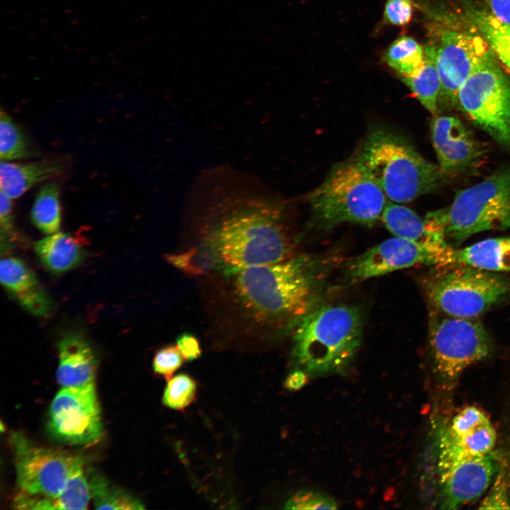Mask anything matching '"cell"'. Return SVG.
Segmentation results:
<instances>
[{
	"label": "cell",
	"instance_id": "obj_1",
	"mask_svg": "<svg viewBox=\"0 0 510 510\" xmlns=\"http://www.w3.org/2000/svg\"><path fill=\"white\" fill-rule=\"evenodd\" d=\"M329 261L299 254L269 264L210 274V310L225 334L266 339L293 332L324 302Z\"/></svg>",
	"mask_w": 510,
	"mask_h": 510
},
{
	"label": "cell",
	"instance_id": "obj_2",
	"mask_svg": "<svg viewBox=\"0 0 510 510\" xmlns=\"http://www.w3.org/2000/svg\"><path fill=\"white\" fill-rule=\"evenodd\" d=\"M200 230V242L217 259L220 271L278 262L296 255L298 239L281 208L265 197L219 196Z\"/></svg>",
	"mask_w": 510,
	"mask_h": 510
},
{
	"label": "cell",
	"instance_id": "obj_3",
	"mask_svg": "<svg viewBox=\"0 0 510 510\" xmlns=\"http://www.w3.org/2000/svg\"><path fill=\"white\" fill-rule=\"evenodd\" d=\"M363 326L360 307L323 302L293 329L292 359L309 377L339 373L356 356Z\"/></svg>",
	"mask_w": 510,
	"mask_h": 510
},
{
	"label": "cell",
	"instance_id": "obj_4",
	"mask_svg": "<svg viewBox=\"0 0 510 510\" xmlns=\"http://www.w3.org/2000/svg\"><path fill=\"white\" fill-rule=\"evenodd\" d=\"M357 158L394 203H407L431 193L443 181L438 165L424 159L401 137L385 129H375L369 133Z\"/></svg>",
	"mask_w": 510,
	"mask_h": 510
},
{
	"label": "cell",
	"instance_id": "obj_5",
	"mask_svg": "<svg viewBox=\"0 0 510 510\" xmlns=\"http://www.w3.org/2000/svg\"><path fill=\"white\" fill-rule=\"evenodd\" d=\"M386 198L356 157L336 164L308 200L314 225L329 230L347 222L375 223L381 218Z\"/></svg>",
	"mask_w": 510,
	"mask_h": 510
},
{
	"label": "cell",
	"instance_id": "obj_6",
	"mask_svg": "<svg viewBox=\"0 0 510 510\" xmlns=\"http://www.w3.org/2000/svg\"><path fill=\"white\" fill-rule=\"evenodd\" d=\"M425 219L453 249L478 232L510 227V169L459 191L450 205Z\"/></svg>",
	"mask_w": 510,
	"mask_h": 510
},
{
	"label": "cell",
	"instance_id": "obj_7",
	"mask_svg": "<svg viewBox=\"0 0 510 510\" xmlns=\"http://www.w3.org/2000/svg\"><path fill=\"white\" fill-rule=\"evenodd\" d=\"M426 283L434 312L460 318H477L510 297V279L463 264H450Z\"/></svg>",
	"mask_w": 510,
	"mask_h": 510
},
{
	"label": "cell",
	"instance_id": "obj_8",
	"mask_svg": "<svg viewBox=\"0 0 510 510\" xmlns=\"http://www.w3.org/2000/svg\"><path fill=\"white\" fill-rule=\"evenodd\" d=\"M456 104L477 126L510 149V78L494 55L463 84Z\"/></svg>",
	"mask_w": 510,
	"mask_h": 510
},
{
	"label": "cell",
	"instance_id": "obj_9",
	"mask_svg": "<svg viewBox=\"0 0 510 510\" xmlns=\"http://www.w3.org/2000/svg\"><path fill=\"white\" fill-rule=\"evenodd\" d=\"M429 344L438 377L453 382L472 364L492 351L489 335L476 318H460L437 312L431 316Z\"/></svg>",
	"mask_w": 510,
	"mask_h": 510
},
{
	"label": "cell",
	"instance_id": "obj_10",
	"mask_svg": "<svg viewBox=\"0 0 510 510\" xmlns=\"http://www.w3.org/2000/svg\"><path fill=\"white\" fill-rule=\"evenodd\" d=\"M16 483L20 492L54 497L70 477L84 467L83 459L62 450L38 446L21 432L13 433Z\"/></svg>",
	"mask_w": 510,
	"mask_h": 510
},
{
	"label": "cell",
	"instance_id": "obj_11",
	"mask_svg": "<svg viewBox=\"0 0 510 510\" xmlns=\"http://www.w3.org/2000/svg\"><path fill=\"white\" fill-rule=\"evenodd\" d=\"M454 249L395 236L350 261L346 267V278L357 283L418 264L443 267L453 263Z\"/></svg>",
	"mask_w": 510,
	"mask_h": 510
},
{
	"label": "cell",
	"instance_id": "obj_12",
	"mask_svg": "<svg viewBox=\"0 0 510 510\" xmlns=\"http://www.w3.org/2000/svg\"><path fill=\"white\" fill-rule=\"evenodd\" d=\"M47 427L57 440L90 446L102 436V420L95 385L64 387L53 398Z\"/></svg>",
	"mask_w": 510,
	"mask_h": 510
},
{
	"label": "cell",
	"instance_id": "obj_13",
	"mask_svg": "<svg viewBox=\"0 0 510 510\" xmlns=\"http://www.w3.org/2000/svg\"><path fill=\"white\" fill-rule=\"evenodd\" d=\"M495 443V429L486 414L472 406L463 409L438 434L439 473L463 461L492 453Z\"/></svg>",
	"mask_w": 510,
	"mask_h": 510
},
{
	"label": "cell",
	"instance_id": "obj_14",
	"mask_svg": "<svg viewBox=\"0 0 510 510\" xmlns=\"http://www.w3.org/2000/svg\"><path fill=\"white\" fill-rule=\"evenodd\" d=\"M493 54L482 35L444 30L437 47L436 67L441 82L439 101L455 105L463 84Z\"/></svg>",
	"mask_w": 510,
	"mask_h": 510
},
{
	"label": "cell",
	"instance_id": "obj_15",
	"mask_svg": "<svg viewBox=\"0 0 510 510\" xmlns=\"http://www.w3.org/2000/svg\"><path fill=\"white\" fill-rule=\"evenodd\" d=\"M431 127L433 146L444 176L463 173L484 156V147L458 118L437 116Z\"/></svg>",
	"mask_w": 510,
	"mask_h": 510
},
{
	"label": "cell",
	"instance_id": "obj_16",
	"mask_svg": "<svg viewBox=\"0 0 510 510\" xmlns=\"http://www.w3.org/2000/svg\"><path fill=\"white\" fill-rule=\"evenodd\" d=\"M499 469V459L492 452L440 472L442 508L456 509L480 497Z\"/></svg>",
	"mask_w": 510,
	"mask_h": 510
},
{
	"label": "cell",
	"instance_id": "obj_17",
	"mask_svg": "<svg viewBox=\"0 0 510 510\" xmlns=\"http://www.w3.org/2000/svg\"><path fill=\"white\" fill-rule=\"evenodd\" d=\"M56 377L64 387L95 385L97 358L90 342L79 332H69L57 343Z\"/></svg>",
	"mask_w": 510,
	"mask_h": 510
},
{
	"label": "cell",
	"instance_id": "obj_18",
	"mask_svg": "<svg viewBox=\"0 0 510 510\" xmlns=\"http://www.w3.org/2000/svg\"><path fill=\"white\" fill-rule=\"evenodd\" d=\"M0 280L9 294L33 314L45 316L51 310L48 295L21 260L15 257L2 259Z\"/></svg>",
	"mask_w": 510,
	"mask_h": 510
},
{
	"label": "cell",
	"instance_id": "obj_19",
	"mask_svg": "<svg viewBox=\"0 0 510 510\" xmlns=\"http://www.w3.org/2000/svg\"><path fill=\"white\" fill-rule=\"evenodd\" d=\"M64 164L57 159L28 163H0V188L11 199L18 198L37 183L62 174Z\"/></svg>",
	"mask_w": 510,
	"mask_h": 510
},
{
	"label": "cell",
	"instance_id": "obj_20",
	"mask_svg": "<svg viewBox=\"0 0 510 510\" xmlns=\"http://www.w3.org/2000/svg\"><path fill=\"white\" fill-rule=\"evenodd\" d=\"M380 220L396 237L426 245L448 246L431 230L425 218H421L414 211L400 203L387 201Z\"/></svg>",
	"mask_w": 510,
	"mask_h": 510
},
{
	"label": "cell",
	"instance_id": "obj_21",
	"mask_svg": "<svg viewBox=\"0 0 510 510\" xmlns=\"http://www.w3.org/2000/svg\"><path fill=\"white\" fill-rule=\"evenodd\" d=\"M454 263L492 272L510 271V237L488 239L461 249H454Z\"/></svg>",
	"mask_w": 510,
	"mask_h": 510
},
{
	"label": "cell",
	"instance_id": "obj_22",
	"mask_svg": "<svg viewBox=\"0 0 510 510\" xmlns=\"http://www.w3.org/2000/svg\"><path fill=\"white\" fill-rule=\"evenodd\" d=\"M35 251L43 265L56 273L72 269L84 257L79 240L63 232L51 234L37 242Z\"/></svg>",
	"mask_w": 510,
	"mask_h": 510
},
{
	"label": "cell",
	"instance_id": "obj_23",
	"mask_svg": "<svg viewBox=\"0 0 510 510\" xmlns=\"http://www.w3.org/2000/svg\"><path fill=\"white\" fill-rule=\"evenodd\" d=\"M424 62L414 74L400 77L421 105L435 115L438 109L441 82L436 67L437 47L427 45L424 47Z\"/></svg>",
	"mask_w": 510,
	"mask_h": 510
},
{
	"label": "cell",
	"instance_id": "obj_24",
	"mask_svg": "<svg viewBox=\"0 0 510 510\" xmlns=\"http://www.w3.org/2000/svg\"><path fill=\"white\" fill-rule=\"evenodd\" d=\"M384 61L399 77L408 76L419 69L424 62V48L414 38L401 36L386 49Z\"/></svg>",
	"mask_w": 510,
	"mask_h": 510
},
{
	"label": "cell",
	"instance_id": "obj_25",
	"mask_svg": "<svg viewBox=\"0 0 510 510\" xmlns=\"http://www.w3.org/2000/svg\"><path fill=\"white\" fill-rule=\"evenodd\" d=\"M60 191L56 183H47L39 191L31 210L33 224L43 233L57 232L61 223Z\"/></svg>",
	"mask_w": 510,
	"mask_h": 510
},
{
	"label": "cell",
	"instance_id": "obj_26",
	"mask_svg": "<svg viewBox=\"0 0 510 510\" xmlns=\"http://www.w3.org/2000/svg\"><path fill=\"white\" fill-rule=\"evenodd\" d=\"M91 499L96 509L135 510L144 509L137 498L108 482L96 472L89 474Z\"/></svg>",
	"mask_w": 510,
	"mask_h": 510
},
{
	"label": "cell",
	"instance_id": "obj_27",
	"mask_svg": "<svg viewBox=\"0 0 510 510\" xmlns=\"http://www.w3.org/2000/svg\"><path fill=\"white\" fill-rule=\"evenodd\" d=\"M470 16L493 52L510 71V25L499 21L488 11H473Z\"/></svg>",
	"mask_w": 510,
	"mask_h": 510
},
{
	"label": "cell",
	"instance_id": "obj_28",
	"mask_svg": "<svg viewBox=\"0 0 510 510\" xmlns=\"http://www.w3.org/2000/svg\"><path fill=\"white\" fill-rule=\"evenodd\" d=\"M166 260L183 273L200 276L220 271V263L205 245L198 242L188 250L165 256Z\"/></svg>",
	"mask_w": 510,
	"mask_h": 510
},
{
	"label": "cell",
	"instance_id": "obj_29",
	"mask_svg": "<svg viewBox=\"0 0 510 510\" xmlns=\"http://www.w3.org/2000/svg\"><path fill=\"white\" fill-rule=\"evenodd\" d=\"M91 499L90 484L83 467L70 477L58 495L49 497L50 510L85 509Z\"/></svg>",
	"mask_w": 510,
	"mask_h": 510
},
{
	"label": "cell",
	"instance_id": "obj_30",
	"mask_svg": "<svg viewBox=\"0 0 510 510\" xmlns=\"http://www.w3.org/2000/svg\"><path fill=\"white\" fill-rule=\"evenodd\" d=\"M32 154L28 140L21 128L3 110L0 112V159L10 161Z\"/></svg>",
	"mask_w": 510,
	"mask_h": 510
},
{
	"label": "cell",
	"instance_id": "obj_31",
	"mask_svg": "<svg viewBox=\"0 0 510 510\" xmlns=\"http://www.w3.org/2000/svg\"><path fill=\"white\" fill-rule=\"evenodd\" d=\"M196 395V383L189 375L179 374L171 378L163 395V403L174 409H183L193 402Z\"/></svg>",
	"mask_w": 510,
	"mask_h": 510
},
{
	"label": "cell",
	"instance_id": "obj_32",
	"mask_svg": "<svg viewBox=\"0 0 510 510\" xmlns=\"http://www.w3.org/2000/svg\"><path fill=\"white\" fill-rule=\"evenodd\" d=\"M336 502L330 497L313 490H302L290 497L285 504L288 509H336Z\"/></svg>",
	"mask_w": 510,
	"mask_h": 510
},
{
	"label": "cell",
	"instance_id": "obj_33",
	"mask_svg": "<svg viewBox=\"0 0 510 510\" xmlns=\"http://www.w3.org/2000/svg\"><path fill=\"white\" fill-rule=\"evenodd\" d=\"M183 360L177 344L167 345L159 348L154 354L153 369L155 373L169 378L183 365Z\"/></svg>",
	"mask_w": 510,
	"mask_h": 510
},
{
	"label": "cell",
	"instance_id": "obj_34",
	"mask_svg": "<svg viewBox=\"0 0 510 510\" xmlns=\"http://www.w3.org/2000/svg\"><path fill=\"white\" fill-rule=\"evenodd\" d=\"M412 14V0H387L385 5L383 21L390 25L403 26L410 22Z\"/></svg>",
	"mask_w": 510,
	"mask_h": 510
},
{
	"label": "cell",
	"instance_id": "obj_35",
	"mask_svg": "<svg viewBox=\"0 0 510 510\" xmlns=\"http://www.w3.org/2000/svg\"><path fill=\"white\" fill-rule=\"evenodd\" d=\"M498 477L491 492L482 503V509H509V482L505 472L498 471Z\"/></svg>",
	"mask_w": 510,
	"mask_h": 510
},
{
	"label": "cell",
	"instance_id": "obj_36",
	"mask_svg": "<svg viewBox=\"0 0 510 510\" xmlns=\"http://www.w3.org/2000/svg\"><path fill=\"white\" fill-rule=\"evenodd\" d=\"M176 344L186 361H193L201 355L202 350L199 341L193 334L188 332L181 334L176 339Z\"/></svg>",
	"mask_w": 510,
	"mask_h": 510
},
{
	"label": "cell",
	"instance_id": "obj_37",
	"mask_svg": "<svg viewBox=\"0 0 510 510\" xmlns=\"http://www.w3.org/2000/svg\"><path fill=\"white\" fill-rule=\"evenodd\" d=\"M0 226L1 234L11 233L13 227L12 199L0 191Z\"/></svg>",
	"mask_w": 510,
	"mask_h": 510
},
{
	"label": "cell",
	"instance_id": "obj_38",
	"mask_svg": "<svg viewBox=\"0 0 510 510\" xmlns=\"http://www.w3.org/2000/svg\"><path fill=\"white\" fill-rule=\"evenodd\" d=\"M488 11L499 21L510 25V0H484Z\"/></svg>",
	"mask_w": 510,
	"mask_h": 510
},
{
	"label": "cell",
	"instance_id": "obj_39",
	"mask_svg": "<svg viewBox=\"0 0 510 510\" xmlns=\"http://www.w3.org/2000/svg\"><path fill=\"white\" fill-rule=\"evenodd\" d=\"M308 377L305 371L296 368L285 378L284 387L289 390H300L306 384Z\"/></svg>",
	"mask_w": 510,
	"mask_h": 510
}]
</instances>
